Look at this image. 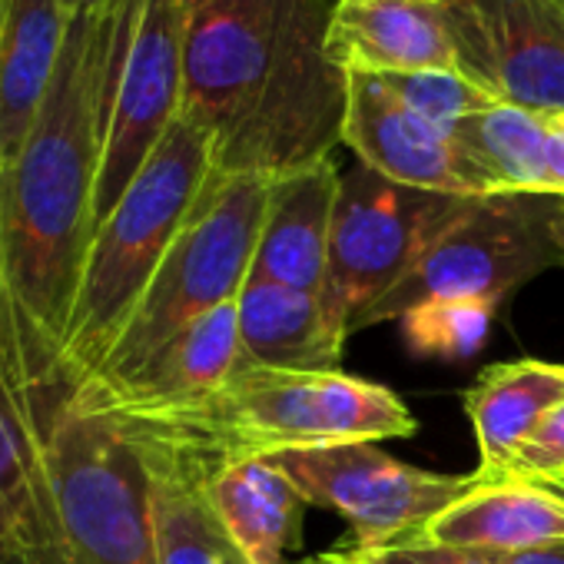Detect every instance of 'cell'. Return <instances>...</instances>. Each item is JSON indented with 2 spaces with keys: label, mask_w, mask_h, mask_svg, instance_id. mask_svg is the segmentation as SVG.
Segmentation results:
<instances>
[{
  "label": "cell",
  "mask_w": 564,
  "mask_h": 564,
  "mask_svg": "<svg viewBox=\"0 0 564 564\" xmlns=\"http://www.w3.org/2000/svg\"><path fill=\"white\" fill-rule=\"evenodd\" d=\"M300 495L339 514L352 528L356 547L412 541L438 511L468 495L481 478L415 468L382 452L376 442L323 445L269 455Z\"/></svg>",
  "instance_id": "10"
},
{
  "label": "cell",
  "mask_w": 564,
  "mask_h": 564,
  "mask_svg": "<svg viewBox=\"0 0 564 564\" xmlns=\"http://www.w3.org/2000/svg\"><path fill=\"white\" fill-rule=\"evenodd\" d=\"M462 199L392 183L359 160L343 170L319 290L326 319L343 343L452 219Z\"/></svg>",
  "instance_id": "9"
},
{
  "label": "cell",
  "mask_w": 564,
  "mask_h": 564,
  "mask_svg": "<svg viewBox=\"0 0 564 564\" xmlns=\"http://www.w3.org/2000/svg\"><path fill=\"white\" fill-rule=\"evenodd\" d=\"M57 0H0V176H4L54 87L67 41Z\"/></svg>",
  "instance_id": "18"
},
{
  "label": "cell",
  "mask_w": 564,
  "mask_h": 564,
  "mask_svg": "<svg viewBox=\"0 0 564 564\" xmlns=\"http://www.w3.org/2000/svg\"><path fill=\"white\" fill-rule=\"evenodd\" d=\"M333 551L339 554L343 564H495L488 551L422 544V541H399V544H379V547H356L343 541Z\"/></svg>",
  "instance_id": "26"
},
{
  "label": "cell",
  "mask_w": 564,
  "mask_h": 564,
  "mask_svg": "<svg viewBox=\"0 0 564 564\" xmlns=\"http://www.w3.org/2000/svg\"><path fill=\"white\" fill-rule=\"evenodd\" d=\"M242 362L286 372H339L346 343L333 333L319 293L249 275L236 296Z\"/></svg>",
  "instance_id": "19"
},
{
  "label": "cell",
  "mask_w": 564,
  "mask_h": 564,
  "mask_svg": "<svg viewBox=\"0 0 564 564\" xmlns=\"http://www.w3.org/2000/svg\"><path fill=\"white\" fill-rule=\"evenodd\" d=\"M77 402V399H74ZM104 415V412H97ZM133 442L170 448L206 475L293 448L412 438L419 419L382 382L349 372H286L242 362L216 392L140 415H107Z\"/></svg>",
  "instance_id": "3"
},
{
  "label": "cell",
  "mask_w": 564,
  "mask_h": 564,
  "mask_svg": "<svg viewBox=\"0 0 564 564\" xmlns=\"http://www.w3.org/2000/svg\"><path fill=\"white\" fill-rule=\"evenodd\" d=\"M61 4V11L67 14V21H77V18H84V14H90V11H97L104 0H57Z\"/></svg>",
  "instance_id": "29"
},
{
  "label": "cell",
  "mask_w": 564,
  "mask_h": 564,
  "mask_svg": "<svg viewBox=\"0 0 564 564\" xmlns=\"http://www.w3.org/2000/svg\"><path fill=\"white\" fill-rule=\"evenodd\" d=\"M213 176V143L186 117L166 130L110 216L94 229L57 346L74 386L97 376Z\"/></svg>",
  "instance_id": "4"
},
{
  "label": "cell",
  "mask_w": 564,
  "mask_h": 564,
  "mask_svg": "<svg viewBox=\"0 0 564 564\" xmlns=\"http://www.w3.org/2000/svg\"><path fill=\"white\" fill-rule=\"evenodd\" d=\"M140 0L104 4L67 28L41 117L0 176V265L34 329L61 346L94 239L110 77Z\"/></svg>",
  "instance_id": "2"
},
{
  "label": "cell",
  "mask_w": 564,
  "mask_h": 564,
  "mask_svg": "<svg viewBox=\"0 0 564 564\" xmlns=\"http://www.w3.org/2000/svg\"><path fill=\"white\" fill-rule=\"evenodd\" d=\"M409 4H448V0H409Z\"/></svg>",
  "instance_id": "35"
},
{
  "label": "cell",
  "mask_w": 564,
  "mask_h": 564,
  "mask_svg": "<svg viewBox=\"0 0 564 564\" xmlns=\"http://www.w3.org/2000/svg\"><path fill=\"white\" fill-rule=\"evenodd\" d=\"M557 402H564V366L544 359L485 366L462 392V409L478 445V478H501L514 448Z\"/></svg>",
  "instance_id": "21"
},
{
  "label": "cell",
  "mask_w": 564,
  "mask_h": 564,
  "mask_svg": "<svg viewBox=\"0 0 564 564\" xmlns=\"http://www.w3.org/2000/svg\"><path fill=\"white\" fill-rule=\"evenodd\" d=\"M491 557H495V564H564V544L534 547V551H511V554H491Z\"/></svg>",
  "instance_id": "27"
},
{
  "label": "cell",
  "mask_w": 564,
  "mask_h": 564,
  "mask_svg": "<svg viewBox=\"0 0 564 564\" xmlns=\"http://www.w3.org/2000/svg\"><path fill=\"white\" fill-rule=\"evenodd\" d=\"M554 265H564V259L547 226L544 196H465L452 219L429 239L356 329L392 323L425 300L505 303Z\"/></svg>",
  "instance_id": "8"
},
{
  "label": "cell",
  "mask_w": 564,
  "mask_h": 564,
  "mask_svg": "<svg viewBox=\"0 0 564 564\" xmlns=\"http://www.w3.org/2000/svg\"><path fill=\"white\" fill-rule=\"evenodd\" d=\"M336 0H206L186 18L183 110L219 176H282L343 143L349 74L326 54Z\"/></svg>",
  "instance_id": "1"
},
{
  "label": "cell",
  "mask_w": 564,
  "mask_h": 564,
  "mask_svg": "<svg viewBox=\"0 0 564 564\" xmlns=\"http://www.w3.org/2000/svg\"><path fill=\"white\" fill-rule=\"evenodd\" d=\"M137 445L150 471L156 564H246L209 505L206 471L170 448Z\"/></svg>",
  "instance_id": "22"
},
{
  "label": "cell",
  "mask_w": 564,
  "mask_h": 564,
  "mask_svg": "<svg viewBox=\"0 0 564 564\" xmlns=\"http://www.w3.org/2000/svg\"><path fill=\"white\" fill-rule=\"evenodd\" d=\"M70 392L57 346L34 329L0 265V561L61 557L47 458Z\"/></svg>",
  "instance_id": "7"
},
{
  "label": "cell",
  "mask_w": 564,
  "mask_h": 564,
  "mask_svg": "<svg viewBox=\"0 0 564 564\" xmlns=\"http://www.w3.org/2000/svg\"><path fill=\"white\" fill-rule=\"evenodd\" d=\"M265 199L269 176H209L127 329L113 343L107 362L87 382H127L189 323L216 306L236 303L252 272Z\"/></svg>",
  "instance_id": "5"
},
{
  "label": "cell",
  "mask_w": 564,
  "mask_h": 564,
  "mask_svg": "<svg viewBox=\"0 0 564 564\" xmlns=\"http://www.w3.org/2000/svg\"><path fill=\"white\" fill-rule=\"evenodd\" d=\"M242 366L239 310L236 303L216 306L170 339L137 376L120 386L80 382L74 386L77 405L104 415H140L189 405L219 386Z\"/></svg>",
  "instance_id": "14"
},
{
  "label": "cell",
  "mask_w": 564,
  "mask_h": 564,
  "mask_svg": "<svg viewBox=\"0 0 564 564\" xmlns=\"http://www.w3.org/2000/svg\"><path fill=\"white\" fill-rule=\"evenodd\" d=\"M498 306L495 300H425L399 316V333L415 359L468 362L488 346Z\"/></svg>",
  "instance_id": "23"
},
{
  "label": "cell",
  "mask_w": 564,
  "mask_h": 564,
  "mask_svg": "<svg viewBox=\"0 0 564 564\" xmlns=\"http://www.w3.org/2000/svg\"><path fill=\"white\" fill-rule=\"evenodd\" d=\"M339 176L343 170L326 156L313 166L269 180L265 219L249 275L303 293L323 290Z\"/></svg>",
  "instance_id": "16"
},
{
  "label": "cell",
  "mask_w": 564,
  "mask_h": 564,
  "mask_svg": "<svg viewBox=\"0 0 564 564\" xmlns=\"http://www.w3.org/2000/svg\"><path fill=\"white\" fill-rule=\"evenodd\" d=\"M412 541L491 554L564 544V495L531 478L478 481Z\"/></svg>",
  "instance_id": "17"
},
{
  "label": "cell",
  "mask_w": 564,
  "mask_h": 564,
  "mask_svg": "<svg viewBox=\"0 0 564 564\" xmlns=\"http://www.w3.org/2000/svg\"><path fill=\"white\" fill-rule=\"evenodd\" d=\"M0 564H61V557H44V554H11Z\"/></svg>",
  "instance_id": "30"
},
{
  "label": "cell",
  "mask_w": 564,
  "mask_h": 564,
  "mask_svg": "<svg viewBox=\"0 0 564 564\" xmlns=\"http://www.w3.org/2000/svg\"><path fill=\"white\" fill-rule=\"evenodd\" d=\"M544 485H551L554 491H561V495H564V478H554V481H544Z\"/></svg>",
  "instance_id": "34"
},
{
  "label": "cell",
  "mask_w": 564,
  "mask_h": 564,
  "mask_svg": "<svg viewBox=\"0 0 564 564\" xmlns=\"http://www.w3.org/2000/svg\"><path fill=\"white\" fill-rule=\"evenodd\" d=\"M343 147L392 183L445 196H491L458 140L412 113L376 74H349Z\"/></svg>",
  "instance_id": "13"
},
{
  "label": "cell",
  "mask_w": 564,
  "mask_h": 564,
  "mask_svg": "<svg viewBox=\"0 0 564 564\" xmlns=\"http://www.w3.org/2000/svg\"><path fill=\"white\" fill-rule=\"evenodd\" d=\"M544 206H547V226H551V236L561 249V259H564V196H544Z\"/></svg>",
  "instance_id": "28"
},
{
  "label": "cell",
  "mask_w": 564,
  "mask_h": 564,
  "mask_svg": "<svg viewBox=\"0 0 564 564\" xmlns=\"http://www.w3.org/2000/svg\"><path fill=\"white\" fill-rule=\"evenodd\" d=\"M389 90L422 120L438 130H455L458 123L501 107L485 87H478L462 70H425V74H402L382 77Z\"/></svg>",
  "instance_id": "24"
},
{
  "label": "cell",
  "mask_w": 564,
  "mask_h": 564,
  "mask_svg": "<svg viewBox=\"0 0 564 564\" xmlns=\"http://www.w3.org/2000/svg\"><path fill=\"white\" fill-rule=\"evenodd\" d=\"M47 465L61 564H156L150 471L120 425L77 405L70 392Z\"/></svg>",
  "instance_id": "6"
},
{
  "label": "cell",
  "mask_w": 564,
  "mask_h": 564,
  "mask_svg": "<svg viewBox=\"0 0 564 564\" xmlns=\"http://www.w3.org/2000/svg\"><path fill=\"white\" fill-rule=\"evenodd\" d=\"M189 11L180 0H140L110 77L94 229L120 203L183 110V37Z\"/></svg>",
  "instance_id": "11"
},
{
  "label": "cell",
  "mask_w": 564,
  "mask_h": 564,
  "mask_svg": "<svg viewBox=\"0 0 564 564\" xmlns=\"http://www.w3.org/2000/svg\"><path fill=\"white\" fill-rule=\"evenodd\" d=\"M206 495L246 564H286L300 547L310 501L272 458H246L206 475Z\"/></svg>",
  "instance_id": "20"
},
{
  "label": "cell",
  "mask_w": 564,
  "mask_h": 564,
  "mask_svg": "<svg viewBox=\"0 0 564 564\" xmlns=\"http://www.w3.org/2000/svg\"><path fill=\"white\" fill-rule=\"evenodd\" d=\"M326 54L346 74L402 77L458 70L442 4L409 0H336Z\"/></svg>",
  "instance_id": "15"
},
{
  "label": "cell",
  "mask_w": 564,
  "mask_h": 564,
  "mask_svg": "<svg viewBox=\"0 0 564 564\" xmlns=\"http://www.w3.org/2000/svg\"><path fill=\"white\" fill-rule=\"evenodd\" d=\"M286 564H290V561H286ZM300 564H343V561H339V554H336V551H326V554H316V557L300 561Z\"/></svg>",
  "instance_id": "31"
},
{
  "label": "cell",
  "mask_w": 564,
  "mask_h": 564,
  "mask_svg": "<svg viewBox=\"0 0 564 564\" xmlns=\"http://www.w3.org/2000/svg\"><path fill=\"white\" fill-rule=\"evenodd\" d=\"M554 478H564V471H557V475H551V478H544V481H554Z\"/></svg>",
  "instance_id": "36"
},
{
  "label": "cell",
  "mask_w": 564,
  "mask_h": 564,
  "mask_svg": "<svg viewBox=\"0 0 564 564\" xmlns=\"http://www.w3.org/2000/svg\"><path fill=\"white\" fill-rule=\"evenodd\" d=\"M458 70L498 104L564 113V0L442 4Z\"/></svg>",
  "instance_id": "12"
},
{
  "label": "cell",
  "mask_w": 564,
  "mask_h": 564,
  "mask_svg": "<svg viewBox=\"0 0 564 564\" xmlns=\"http://www.w3.org/2000/svg\"><path fill=\"white\" fill-rule=\"evenodd\" d=\"M180 4H183L186 11H193V8H199V4H206V0H180Z\"/></svg>",
  "instance_id": "33"
},
{
  "label": "cell",
  "mask_w": 564,
  "mask_h": 564,
  "mask_svg": "<svg viewBox=\"0 0 564 564\" xmlns=\"http://www.w3.org/2000/svg\"><path fill=\"white\" fill-rule=\"evenodd\" d=\"M547 120H551V127L564 137V113H547Z\"/></svg>",
  "instance_id": "32"
},
{
  "label": "cell",
  "mask_w": 564,
  "mask_h": 564,
  "mask_svg": "<svg viewBox=\"0 0 564 564\" xmlns=\"http://www.w3.org/2000/svg\"><path fill=\"white\" fill-rule=\"evenodd\" d=\"M564 471V402H557L534 429L531 435L514 448L508 468L501 478H531L544 481L551 475Z\"/></svg>",
  "instance_id": "25"
}]
</instances>
